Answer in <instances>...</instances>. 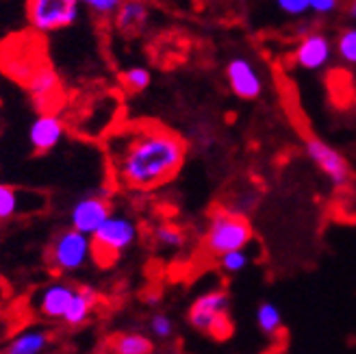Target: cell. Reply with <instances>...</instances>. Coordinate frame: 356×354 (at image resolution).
<instances>
[{
	"label": "cell",
	"mask_w": 356,
	"mask_h": 354,
	"mask_svg": "<svg viewBox=\"0 0 356 354\" xmlns=\"http://www.w3.org/2000/svg\"><path fill=\"white\" fill-rule=\"evenodd\" d=\"M106 154L115 183L133 191H152L178 176L185 156V139L156 122H137L106 139Z\"/></svg>",
	"instance_id": "1"
},
{
	"label": "cell",
	"mask_w": 356,
	"mask_h": 354,
	"mask_svg": "<svg viewBox=\"0 0 356 354\" xmlns=\"http://www.w3.org/2000/svg\"><path fill=\"white\" fill-rule=\"evenodd\" d=\"M252 224L245 216L233 209H216L209 218V226L204 233V250L211 257H222L233 250H243L252 241Z\"/></svg>",
	"instance_id": "2"
},
{
	"label": "cell",
	"mask_w": 356,
	"mask_h": 354,
	"mask_svg": "<svg viewBox=\"0 0 356 354\" xmlns=\"http://www.w3.org/2000/svg\"><path fill=\"white\" fill-rule=\"evenodd\" d=\"M137 237L139 228L133 218L124 214H111V218L92 235L94 261L102 268H109L137 241Z\"/></svg>",
	"instance_id": "3"
},
{
	"label": "cell",
	"mask_w": 356,
	"mask_h": 354,
	"mask_svg": "<svg viewBox=\"0 0 356 354\" xmlns=\"http://www.w3.org/2000/svg\"><path fill=\"white\" fill-rule=\"evenodd\" d=\"M230 298L224 289H213L195 298L189 309V324L213 339H228L233 335V322L228 315Z\"/></svg>",
	"instance_id": "4"
},
{
	"label": "cell",
	"mask_w": 356,
	"mask_h": 354,
	"mask_svg": "<svg viewBox=\"0 0 356 354\" xmlns=\"http://www.w3.org/2000/svg\"><path fill=\"white\" fill-rule=\"evenodd\" d=\"M94 259L92 237H87L74 228H65L52 237L48 246V263L50 270L59 274H72L83 270Z\"/></svg>",
	"instance_id": "5"
},
{
	"label": "cell",
	"mask_w": 356,
	"mask_h": 354,
	"mask_svg": "<svg viewBox=\"0 0 356 354\" xmlns=\"http://www.w3.org/2000/svg\"><path fill=\"white\" fill-rule=\"evenodd\" d=\"M79 0H26V17L35 33H55L79 20Z\"/></svg>",
	"instance_id": "6"
},
{
	"label": "cell",
	"mask_w": 356,
	"mask_h": 354,
	"mask_svg": "<svg viewBox=\"0 0 356 354\" xmlns=\"http://www.w3.org/2000/svg\"><path fill=\"white\" fill-rule=\"evenodd\" d=\"M111 202H109V191L100 189L96 193H87V196L79 198L72 209H70V224L74 231L92 237L98 228L111 218Z\"/></svg>",
	"instance_id": "7"
},
{
	"label": "cell",
	"mask_w": 356,
	"mask_h": 354,
	"mask_svg": "<svg viewBox=\"0 0 356 354\" xmlns=\"http://www.w3.org/2000/svg\"><path fill=\"white\" fill-rule=\"evenodd\" d=\"M24 85L35 102V107L42 113H55V109L61 107V100H63L61 81H59V74L55 72V67L48 61H44L35 70Z\"/></svg>",
	"instance_id": "8"
},
{
	"label": "cell",
	"mask_w": 356,
	"mask_h": 354,
	"mask_svg": "<svg viewBox=\"0 0 356 354\" xmlns=\"http://www.w3.org/2000/svg\"><path fill=\"white\" fill-rule=\"evenodd\" d=\"M302 137H305V146H307L309 156L313 159V163L322 170L337 187L348 185L350 166L346 161V156L341 152H337L334 148H330L324 139H319L317 135L309 131H302Z\"/></svg>",
	"instance_id": "9"
},
{
	"label": "cell",
	"mask_w": 356,
	"mask_h": 354,
	"mask_svg": "<svg viewBox=\"0 0 356 354\" xmlns=\"http://www.w3.org/2000/svg\"><path fill=\"white\" fill-rule=\"evenodd\" d=\"M226 79H228V85H230V90H233V94L243 100H254L263 92V83H261L257 67L248 59L237 57L230 61L226 65Z\"/></svg>",
	"instance_id": "10"
},
{
	"label": "cell",
	"mask_w": 356,
	"mask_h": 354,
	"mask_svg": "<svg viewBox=\"0 0 356 354\" xmlns=\"http://www.w3.org/2000/svg\"><path fill=\"white\" fill-rule=\"evenodd\" d=\"M65 135V124L57 113H40L29 129V141L35 152L55 150Z\"/></svg>",
	"instance_id": "11"
},
{
	"label": "cell",
	"mask_w": 356,
	"mask_h": 354,
	"mask_svg": "<svg viewBox=\"0 0 356 354\" xmlns=\"http://www.w3.org/2000/svg\"><path fill=\"white\" fill-rule=\"evenodd\" d=\"M74 287L67 282H50L38 296H35V309L46 320H63V315L74 298Z\"/></svg>",
	"instance_id": "12"
},
{
	"label": "cell",
	"mask_w": 356,
	"mask_h": 354,
	"mask_svg": "<svg viewBox=\"0 0 356 354\" xmlns=\"http://www.w3.org/2000/svg\"><path fill=\"white\" fill-rule=\"evenodd\" d=\"M330 55H332V46L326 35L309 33L307 38L300 40V44L293 52V61L305 70H319L328 63Z\"/></svg>",
	"instance_id": "13"
},
{
	"label": "cell",
	"mask_w": 356,
	"mask_h": 354,
	"mask_svg": "<svg viewBox=\"0 0 356 354\" xmlns=\"http://www.w3.org/2000/svg\"><path fill=\"white\" fill-rule=\"evenodd\" d=\"M96 305H98V293H96V289L87 287V285L76 287L72 303H70V307H67V311H65L61 322L65 326H72V328L83 326L89 320L92 311L96 309Z\"/></svg>",
	"instance_id": "14"
},
{
	"label": "cell",
	"mask_w": 356,
	"mask_h": 354,
	"mask_svg": "<svg viewBox=\"0 0 356 354\" xmlns=\"http://www.w3.org/2000/svg\"><path fill=\"white\" fill-rule=\"evenodd\" d=\"M148 20V5L146 0H124L115 11V26L124 33L144 26Z\"/></svg>",
	"instance_id": "15"
},
{
	"label": "cell",
	"mask_w": 356,
	"mask_h": 354,
	"mask_svg": "<svg viewBox=\"0 0 356 354\" xmlns=\"http://www.w3.org/2000/svg\"><path fill=\"white\" fill-rule=\"evenodd\" d=\"M50 344V335L42 328H31L20 332L17 337L7 346L5 354H44Z\"/></svg>",
	"instance_id": "16"
},
{
	"label": "cell",
	"mask_w": 356,
	"mask_h": 354,
	"mask_svg": "<svg viewBox=\"0 0 356 354\" xmlns=\"http://www.w3.org/2000/svg\"><path fill=\"white\" fill-rule=\"evenodd\" d=\"M152 341L141 332H124L118 335L111 344L113 354H152Z\"/></svg>",
	"instance_id": "17"
},
{
	"label": "cell",
	"mask_w": 356,
	"mask_h": 354,
	"mask_svg": "<svg viewBox=\"0 0 356 354\" xmlns=\"http://www.w3.org/2000/svg\"><path fill=\"white\" fill-rule=\"evenodd\" d=\"M152 77H150V70L144 65H131L127 67L124 72H120V83L124 90L129 92H144L148 90Z\"/></svg>",
	"instance_id": "18"
},
{
	"label": "cell",
	"mask_w": 356,
	"mask_h": 354,
	"mask_svg": "<svg viewBox=\"0 0 356 354\" xmlns=\"http://www.w3.org/2000/svg\"><path fill=\"white\" fill-rule=\"evenodd\" d=\"M17 214H22L20 191L9 187V185H0V222L11 220Z\"/></svg>",
	"instance_id": "19"
},
{
	"label": "cell",
	"mask_w": 356,
	"mask_h": 354,
	"mask_svg": "<svg viewBox=\"0 0 356 354\" xmlns=\"http://www.w3.org/2000/svg\"><path fill=\"white\" fill-rule=\"evenodd\" d=\"M257 322L261 326L263 332L267 335H278L280 328H282V317H280V311L272 305V303H263L257 311Z\"/></svg>",
	"instance_id": "20"
},
{
	"label": "cell",
	"mask_w": 356,
	"mask_h": 354,
	"mask_svg": "<svg viewBox=\"0 0 356 354\" xmlns=\"http://www.w3.org/2000/svg\"><path fill=\"white\" fill-rule=\"evenodd\" d=\"M154 239L161 248H181L185 243V235L178 226L174 224H161L156 226L154 231Z\"/></svg>",
	"instance_id": "21"
},
{
	"label": "cell",
	"mask_w": 356,
	"mask_h": 354,
	"mask_svg": "<svg viewBox=\"0 0 356 354\" xmlns=\"http://www.w3.org/2000/svg\"><path fill=\"white\" fill-rule=\"evenodd\" d=\"M248 261H250V257L245 255V250H233V252L220 257L222 270L228 272V274H237V272L245 270L248 268Z\"/></svg>",
	"instance_id": "22"
},
{
	"label": "cell",
	"mask_w": 356,
	"mask_h": 354,
	"mask_svg": "<svg viewBox=\"0 0 356 354\" xmlns=\"http://www.w3.org/2000/svg\"><path fill=\"white\" fill-rule=\"evenodd\" d=\"M337 52L341 55L343 61L356 63V29H348L339 42H337Z\"/></svg>",
	"instance_id": "23"
},
{
	"label": "cell",
	"mask_w": 356,
	"mask_h": 354,
	"mask_svg": "<svg viewBox=\"0 0 356 354\" xmlns=\"http://www.w3.org/2000/svg\"><path fill=\"white\" fill-rule=\"evenodd\" d=\"M150 330L159 339H170L172 332H174V324H172V320L168 315L156 313V315H152V320H150Z\"/></svg>",
	"instance_id": "24"
},
{
	"label": "cell",
	"mask_w": 356,
	"mask_h": 354,
	"mask_svg": "<svg viewBox=\"0 0 356 354\" xmlns=\"http://www.w3.org/2000/svg\"><path fill=\"white\" fill-rule=\"evenodd\" d=\"M79 3L89 7L98 15H113L120 9V5L124 3V0H79Z\"/></svg>",
	"instance_id": "25"
},
{
	"label": "cell",
	"mask_w": 356,
	"mask_h": 354,
	"mask_svg": "<svg viewBox=\"0 0 356 354\" xmlns=\"http://www.w3.org/2000/svg\"><path fill=\"white\" fill-rule=\"evenodd\" d=\"M276 5L282 13L293 15V17L309 11V0H276Z\"/></svg>",
	"instance_id": "26"
},
{
	"label": "cell",
	"mask_w": 356,
	"mask_h": 354,
	"mask_svg": "<svg viewBox=\"0 0 356 354\" xmlns=\"http://www.w3.org/2000/svg\"><path fill=\"white\" fill-rule=\"evenodd\" d=\"M337 5H339V0H309V11L326 15V13H332Z\"/></svg>",
	"instance_id": "27"
},
{
	"label": "cell",
	"mask_w": 356,
	"mask_h": 354,
	"mask_svg": "<svg viewBox=\"0 0 356 354\" xmlns=\"http://www.w3.org/2000/svg\"><path fill=\"white\" fill-rule=\"evenodd\" d=\"M350 15L356 17V0H352V5H350Z\"/></svg>",
	"instance_id": "28"
}]
</instances>
